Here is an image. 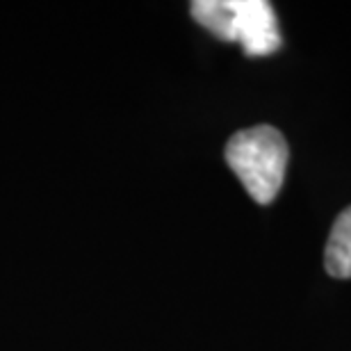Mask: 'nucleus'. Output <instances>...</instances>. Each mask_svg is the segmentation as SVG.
<instances>
[{"instance_id":"nucleus-1","label":"nucleus","mask_w":351,"mask_h":351,"mask_svg":"<svg viewBox=\"0 0 351 351\" xmlns=\"http://www.w3.org/2000/svg\"><path fill=\"white\" fill-rule=\"evenodd\" d=\"M192 16L221 41L240 44L249 58L280 48L276 12L267 0H196Z\"/></svg>"},{"instance_id":"nucleus-3","label":"nucleus","mask_w":351,"mask_h":351,"mask_svg":"<svg viewBox=\"0 0 351 351\" xmlns=\"http://www.w3.org/2000/svg\"><path fill=\"white\" fill-rule=\"evenodd\" d=\"M324 267L333 278H351V206L335 219L326 242Z\"/></svg>"},{"instance_id":"nucleus-2","label":"nucleus","mask_w":351,"mask_h":351,"mask_svg":"<svg viewBox=\"0 0 351 351\" xmlns=\"http://www.w3.org/2000/svg\"><path fill=\"white\" fill-rule=\"evenodd\" d=\"M290 151L283 132L274 125H254L235 132L226 144V162L249 196L269 206L280 192Z\"/></svg>"}]
</instances>
